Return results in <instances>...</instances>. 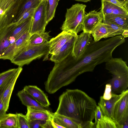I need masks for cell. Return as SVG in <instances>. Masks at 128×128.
I'll list each match as a JSON object with an SVG mask.
<instances>
[{
  "mask_svg": "<svg viewBox=\"0 0 128 128\" xmlns=\"http://www.w3.org/2000/svg\"><path fill=\"white\" fill-rule=\"evenodd\" d=\"M103 18L108 20L124 30H128V14H108Z\"/></svg>",
  "mask_w": 128,
  "mask_h": 128,
  "instance_id": "603a6c76",
  "label": "cell"
},
{
  "mask_svg": "<svg viewBox=\"0 0 128 128\" xmlns=\"http://www.w3.org/2000/svg\"><path fill=\"white\" fill-rule=\"evenodd\" d=\"M114 4L109 2L101 0V6L100 11L103 18L107 15L112 14Z\"/></svg>",
  "mask_w": 128,
  "mask_h": 128,
  "instance_id": "4dcf8cb0",
  "label": "cell"
},
{
  "mask_svg": "<svg viewBox=\"0 0 128 128\" xmlns=\"http://www.w3.org/2000/svg\"><path fill=\"white\" fill-rule=\"evenodd\" d=\"M18 69V68L10 69L0 73V88L12 77Z\"/></svg>",
  "mask_w": 128,
  "mask_h": 128,
  "instance_id": "f546056e",
  "label": "cell"
},
{
  "mask_svg": "<svg viewBox=\"0 0 128 128\" xmlns=\"http://www.w3.org/2000/svg\"><path fill=\"white\" fill-rule=\"evenodd\" d=\"M52 116L54 122L64 128H81L78 124L66 116L56 112L52 113Z\"/></svg>",
  "mask_w": 128,
  "mask_h": 128,
  "instance_id": "7402d4cb",
  "label": "cell"
},
{
  "mask_svg": "<svg viewBox=\"0 0 128 128\" xmlns=\"http://www.w3.org/2000/svg\"><path fill=\"white\" fill-rule=\"evenodd\" d=\"M103 17L100 11H91L85 15L82 22L83 32L91 34L93 29L98 25L102 22Z\"/></svg>",
  "mask_w": 128,
  "mask_h": 128,
  "instance_id": "8fae6325",
  "label": "cell"
},
{
  "mask_svg": "<svg viewBox=\"0 0 128 128\" xmlns=\"http://www.w3.org/2000/svg\"><path fill=\"white\" fill-rule=\"evenodd\" d=\"M121 35L124 38L128 36V30H124Z\"/></svg>",
  "mask_w": 128,
  "mask_h": 128,
  "instance_id": "7bdbcfd3",
  "label": "cell"
},
{
  "mask_svg": "<svg viewBox=\"0 0 128 128\" xmlns=\"http://www.w3.org/2000/svg\"><path fill=\"white\" fill-rule=\"evenodd\" d=\"M122 93L121 96L114 105L112 117L117 128H122L124 124L128 119V89Z\"/></svg>",
  "mask_w": 128,
  "mask_h": 128,
  "instance_id": "52a82bcc",
  "label": "cell"
},
{
  "mask_svg": "<svg viewBox=\"0 0 128 128\" xmlns=\"http://www.w3.org/2000/svg\"><path fill=\"white\" fill-rule=\"evenodd\" d=\"M103 114L99 106H97L94 112V118L95 121L94 123V128H96L98 122L101 118Z\"/></svg>",
  "mask_w": 128,
  "mask_h": 128,
  "instance_id": "d590c367",
  "label": "cell"
},
{
  "mask_svg": "<svg viewBox=\"0 0 128 128\" xmlns=\"http://www.w3.org/2000/svg\"><path fill=\"white\" fill-rule=\"evenodd\" d=\"M75 34L62 31L57 36L51 39L49 41V54H55Z\"/></svg>",
  "mask_w": 128,
  "mask_h": 128,
  "instance_id": "4fadbf2b",
  "label": "cell"
},
{
  "mask_svg": "<svg viewBox=\"0 0 128 128\" xmlns=\"http://www.w3.org/2000/svg\"><path fill=\"white\" fill-rule=\"evenodd\" d=\"M23 89L44 107L47 108L50 105L47 96L43 91L37 86H26Z\"/></svg>",
  "mask_w": 128,
  "mask_h": 128,
  "instance_id": "2e32d148",
  "label": "cell"
},
{
  "mask_svg": "<svg viewBox=\"0 0 128 128\" xmlns=\"http://www.w3.org/2000/svg\"><path fill=\"white\" fill-rule=\"evenodd\" d=\"M49 49V41L41 44L25 46L10 60L11 62L22 67L30 64L33 60L44 56V60L48 59Z\"/></svg>",
  "mask_w": 128,
  "mask_h": 128,
  "instance_id": "277c9868",
  "label": "cell"
},
{
  "mask_svg": "<svg viewBox=\"0 0 128 128\" xmlns=\"http://www.w3.org/2000/svg\"><path fill=\"white\" fill-rule=\"evenodd\" d=\"M28 30L11 44L0 57V59L10 61L28 44L31 34Z\"/></svg>",
  "mask_w": 128,
  "mask_h": 128,
  "instance_id": "9c48e42d",
  "label": "cell"
},
{
  "mask_svg": "<svg viewBox=\"0 0 128 128\" xmlns=\"http://www.w3.org/2000/svg\"><path fill=\"white\" fill-rule=\"evenodd\" d=\"M128 8V0H117Z\"/></svg>",
  "mask_w": 128,
  "mask_h": 128,
  "instance_id": "b9f144b4",
  "label": "cell"
},
{
  "mask_svg": "<svg viewBox=\"0 0 128 128\" xmlns=\"http://www.w3.org/2000/svg\"><path fill=\"white\" fill-rule=\"evenodd\" d=\"M16 114L18 120V128H30L28 120L26 115L20 113Z\"/></svg>",
  "mask_w": 128,
  "mask_h": 128,
  "instance_id": "1f68e13d",
  "label": "cell"
},
{
  "mask_svg": "<svg viewBox=\"0 0 128 128\" xmlns=\"http://www.w3.org/2000/svg\"><path fill=\"white\" fill-rule=\"evenodd\" d=\"M21 0H0V29L12 22Z\"/></svg>",
  "mask_w": 128,
  "mask_h": 128,
  "instance_id": "8992f818",
  "label": "cell"
},
{
  "mask_svg": "<svg viewBox=\"0 0 128 128\" xmlns=\"http://www.w3.org/2000/svg\"><path fill=\"white\" fill-rule=\"evenodd\" d=\"M91 34L84 32L79 35L77 34L72 52L74 58L78 59L80 57L93 40Z\"/></svg>",
  "mask_w": 128,
  "mask_h": 128,
  "instance_id": "30bf717a",
  "label": "cell"
},
{
  "mask_svg": "<svg viewBox=\"0 0 128 128\" xmlns=\"http://www.w3.org/2000/svg\"><path fill=\"white\" fill-rule=\"evenodd\" d=\"M86 5L77 3L67 9L65 19L61 28V30L77 34L82 30V22L86 14Z\"/></svg>",
  "mask_w": 128,
  "mask_h": 128,
  "instance_id": "5b68a950",
  "label": "cell"
},
{
  "mask_svg": "<svg viewBox=\"0 0 128 128\" xmlns=\"http://www.w3.org/2000/svg\"><path fill=\"white\" fill-rule=\"evenodd\" d=\"M45 0L41 2L36 8L32 17L29 32L31 35L34 33L44 32L48 24L46 21Z\"/></svg>",
  "mask_w": 128,
  "mask_h": 128,
  "instance_id": "ba28073f",
  "label": "cell"
},
{
  "mask_svg": "<svg viewBox=\"0 0 128 128\" xmlns=\"http://www.w3.org/2000/svg\"><path fill=\"white\" fill-rule=\"evenodd\" d=\"M96 128H117V126L112 118L103 114L97 122Z\"/></svg>",
  "mask_w": 128,
  "mask_h": 128,
  "instance_id": "f1b7e54d",
  "label": "cell"
},
{
  "mask_svg": "<svg viewBox=\"0 0 128 128\" xmlns=\"http://www.w3.org/2000/svg\"><path fill=\"white\" fill-rule=\"evenodd\" d=\"M49 32L42 34L34 33L31 35L29 39L28 44L37 45L49 41L50 36Z\"/></svg>",
  "mask_w": 128,
  "mask_h": 128,
  "instance_id": "484cf974",
  "label": "cell"
},
{
  "mask_svg": "<svg viewBox=\"0 0 128 128\" xmlns=\"http://www.w3.org/2000/svg\"><path fill=\"white\" fill-rule=\"evenodd\" d=\"M102 22L105 24L108 29V34L107 38L121 35L124 30L116 24L105 18L103 19Z\"/></svg>",
  "mask_w": 128,
  "mask_h": 128,
  "instance_id": "83f0119b",
  "label": "cell"
},
{
  "mask_svg": "<svg viewBox=\"0 0 128 128\" xmlns=\"http://www.w3.org/2000/svg\"><path fill=\"white\" fill-rule=\"evenodd\" d=\"M52 112L50 111H46L30 107H27L26 115L28 121L40 120L48 121L52 118Z\"/></svg>",
  "mask_w": 128,
  "mask_h": 128,
  "instance_id": "ac0fdd59",
  "label": "cell"
},
{
  "mask_svg": "<svg viewBox=\"0 0 128 128\" xmlns=\"http://www.w3.org/2000/svg\"><path fill=\"white\" fill-rule=\"evenodd\" d=\"M106 68L112 74L109 81L112 92L120 94L128 87V67L126 62L120 58L112 57L106 62Z\"/></svg>",
  "mask_w": 128,
  "mask_h": 128,
  "instance_id": "3957f363",
  "label": "cell"
},
{
  "mask_svg": "<svg viewBox=\"0 0 128 128\" xmlns=\"http://www.w3.org/2000/svg\"><path fill=\"white\" fill-rule=\"evenodd\" d=\"M51 122L52 123V126L53 128H64L63 126L58 124L56 123L53 120L52 117L51 120Z\"/></svg>",
  "mask_w": 128,
  "mask_h": 128,
  "instance_id": "60d3db41",
  "label": "cell"
},
{
  "mask_svg": "<svg viewBox=\"0 0 128 128\" xmlns=\"http://www.w3.org/2000/svg\"><path fill=\"white\" fill-rule=\"evenodd\" d=\"M17 95L22 104L27 107H32L46 111H50L47 108L40 105L23 89L19 91Z\"/></svg>",
  "mask_w": 128,
  "mask_h": 128,
  "instance_id": "d6986e66",
  "label": "cell"
},
{
  "mask_svg": "<svg viewBox=\"0 0 128 128\" xmlns=\"http://www.w3.org/2000/svg\"><path fill=\"white\" fill-rule=\"evenodd\" d=\"M2 92H0V121L6 116V110L2 99Z\"/></svg>",
  "mask_w": 128,
  "mask_h": 128,
  "instance_id": "74e56055",
  "label": "cell"
},
{
  "mask_svg": "<svg viewBox=\"0 0 128 128\" xmlns=\"http://www.w3.org/2000/svg\"><path fill=\"white\" fill-rule=\"evenodd\" d=\"M122 128H128V119L127 120L124 124Z\"/></svg>",
  "mask_w": 128,
  "mask_h": 128,
  "instance_id": "ee69618b",
  "label": "cell"
},
{
  "mask_svg": "<svg viewBox=\"0 0 128 128\" xmlns=\"http://www.w3.org/2000/svg\"><path fill=\"white\" fill-rule=\"evenodd\" d=\"M40 2L39 0H21L12 23H15L22 14L27 10L31 8H36Z\"/></svg>",
  "mask_w": 128,
  "mask_h": 128,
  "instance_id": "ffe728a7",
  "label": "cell"
},
{
  "mask_svg": "<svg viewBox=\"0 0 128 128\" xmlns=\"http://www.w3.org/2000/svg\"><path fill=\"white\" fill-rule=\"evenodd\" d=\"M122 95V93L118 95L112 93V97L108 100L104 99L102 96L100 97L98 104L103 115L112 119L114 105Z\"/></svg>",
  "mask_w": 128,
  "mask_h": 128,
  "instance_id": "9a60e30c",
  "label": "cell"
},
{
  "mask_svg": "<svg viewBox=\"0 0 128 128\" xmlns=\"http://www.w3.org/2000/svg\"><path fill=\"white\" fill-rule=\"evenodd\" d=\"M112 14H128V11L116 5H114Z\"/></svg>",
  "mask_w": 128,
  "mask_h": 128,
  "instance_id": "8d00e7d4",
  "label": "cell"
},
{
  "mask_svg": "<svg viewBox=\"0 0 128 128\" xmlns=\"http://www.w3.org/2000/svg\"><path fill=\"white\" fill-rule=\"evenodd\" d=\"M112 94L111 85L108 84L106 85L104 92L102 97L104 100H109L112 97Z\"/></svg>",
  "mask_w": 128,
  "mask_h": 128,
  "instance_id": "e575fe53",
  "label": "cell"
},
{
  "mask_svg": "<svg viewBox=\"0 0 128 128\" xmlns=\"http://www.w3.org/2000/svg\"><path fill=\"white\" fill-rule=\"evenodd\" d=\"M77 35V34H75L55 54L51 55L50 60L54 63L59 62L71 54Z\"/></svg>",
  "mask_w": 128,
  "mask_h": 128,
  "instance_id": "7c38bea8",
  "label": "cell"
},
{
  "mask_svg": "<svg viewBox=\"0 0 128 128\" xmlns=\"http://www.w3.org/2000/svg\"><path fill=\"white\" fill-rule=\"evenodd\" d=\"M47 121L34 120L28 121L30 128H42Z\"/></svg>",
  "mask_w": 128,
  "mask_h": 128,
  "instance_id": "836d02e7",
  "label": "cell"
},
{
  "mask_svg": "<svg viewBox=\"0 0 128 128\" xmlns=\"http://www.w3.org/2000/svg\"><path fill=\"white\" fill-rule=\"evenodd\" d=\"M110 3L114 4L117 6L128 11V8L120 2L117 0H101Z\"/></svg>",
  "mask_w": 128,
  "mask_h": 128,
  "instance_id": "f35d334b",
  "label": "cell"
},
{
  "mask_svg": "<svg viewBox=\"0 0 128 128\" xmlns=\"http://www.w3.org/2000/svg\"><path fill=\"white\" fill-rule=\"evenodd\" d=\"M32 20V17H30L16 26L11 34L13 42H14L26 32L30 30Z\"/></svg>",
  "mask_w": 128,
  "mask_h": 128,
  "instance_id": "44dd1931",
  "label": "cell"
},
{
  "mask_svg": "<svg viewBox=\"0 0 128 128\" xmlns=\"http://www.w3.org/2000/svg\"><path fill=\"white\" fill-rule=\"evenodd\" d=\"M77 1L82 2H87L90 1L92 0H74Z\"/></svg>",
  "mask_w": 128,
  "mask_h": 128,
  "instance_id": "f6af8a7d",
  "label": "cell"
},
{
  "mask_svg": "<svg viewBox=\"0 0 128 128\" xmlns=\"http://www.w3.org/2000/svg\"><path fill=\"white\" fill-rule=\"evenodd\" d=\"M51 119L50 120L46 121L45 124L42 127V128H53L51 122Z\"/></svg>",
  "mask_w": 128,
  "mask_h": 128,
  "instance_id": "ab89813d",
  "label": "cell"
},
{
  "mask_svg": "<svg viewBox=\"0 0 128 128\" xmlns=\"http://www.w3.org/2000/svg\"><path fill=\"white\" fill-rule=\"evenodd\" d=\"M36 8H31L25 12L15 23L17 26L30 17H32Z\"/></svg>",
  "mask_w": 128,
  "mask_h": 128,
  "instance_id": "d6a6232c",
  "label": "cell"
},
{
  "mask_svg": "<svg viewBox=\"0 0 128 128\" xmlns=\"http://www.w3.org/2000/svg\"><path fill=\"white\" fill-rule=\"evenodd\" d=\"M0 128H18L16 114L9 113L0 121Z\"/></svg>",
  "mask_w": 128,
  "mask_h": 128,
  "instance_id": "cb8c5ba5",
  "label": "cell"
},
{
  "mask_svg": "<svg viewBox=\"0 0 128 128\" xmlns=\"http://www.w3.org/2000/svg\"><path fill=\"white\" fill-rule=\"evenodd\" d=\"M16 26L12 23L0 29V57L13 42L11 38L12 33Z\"/></svg>",
  "mask_w": 128,
  "mask_h": 128,
  "instance_id": "5bb4252c",
  "label": "cell"
},
{
  "mask_svg": "<svg viewBox=\"0 0 128 128\" xmlns=\"http://www.w3.org/2000/svg\"><path fill=\"white\" fill-rule=\"evenodd\" d=\"M40 2L45 0H39Z\"/></svg>",
  "mask_w": 128,
  "mask_h": 128,
  "instance_id": "bcb514c9",
  "label": "cell"
},
{
  "mask_svg": "<svg viewBox=\"0 0 128 128\" xmlns=\"http://www.w3.org/2000/svg\"><path fill=\"white\" fill-rule=\"evenodd\" d=\"M60 0H46V21L48 23L54 18L58 2Z\"/></svg>",
  "mask_w": 128,
  "mask_h": 128,
  "instance_id": "4316f807",
  "label": "cell"
},
{
  "mask_svg": "<svg viewBox=\"0 0 128 128\" xmlns=\"http://www.w3.org/2000/svg\"><path fill=\"white\" fill-rule=\"evenodd\" d=\"M56 113L71 119L81 128H94L95 100L82 91L67 89L60 96Z\"/></svg>",
  "mask_w": 128,
  "mask_h": 128,
  "instance_id": "7a4b0ae2",
  "label": "cell"
},
{
  "mask_svg": "<svg viewBox=\"0 0 128 128\" xmlns=\"http://www.w3.org/2000/svg\"><path fill=\"white\" fill-rule=\"evenodd\" d=\"M125 41V38L121 35L97 42L92 40L79 58H74L72 53L58 64L59 76L66 83L70 84L80 75L92 72L96 66L112 58L115 49Z\"/></svg>",
  "mask_w": 128,
  "mask_h": 128,
  "instance_id": "6da1fadb",
  "label": "cell"
},
{
  "mask_svg": "<svg viewBox=\"0 0 128 128\" xmlns=\"http://www.w3.org/2000/svg\"><path fill=\"white\" fill-rule=\"evenodd\" d=\"M108 34L107 28L105 24L102 22L96 26L91 33L95 42L100 41L103 38H106Z\"/></svg>",
  "mask_w": 128,
  "mask_h": 128,
  "instance_id": "d4e9b609",
  "label": "cell"
},
{
  "mask_svg": "<svg viewBox=\"0 0 128 128\" xmlns=\"http://www.w3.org/2000/svg\"><path fill=\"white\" fill-rule=\"evenodd\" d=\"M18 68L17 71L11 78L9 83L2 95V100L7 111L8 108L10 97L15 84L22 70V67L18 66Z\"/></svg>",
  "mask_w": 128,
  "mask_h": 128,
  "instance_id": "e0dca14e",
  "label": "cell"
}]
</instances>
